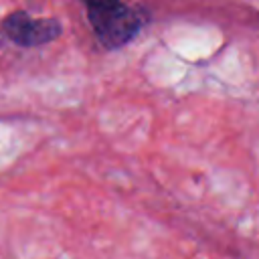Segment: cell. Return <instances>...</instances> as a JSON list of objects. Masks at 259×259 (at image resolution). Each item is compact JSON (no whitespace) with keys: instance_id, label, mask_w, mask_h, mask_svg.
Segmentation results:
<instances>
[{"instance_id":"cell-1","label":"cell","mask_w":259,"mask_h":259,"mask_svg":"<svg viewBox=\"0 0 259 259\" xmlns=\"http://www.w3.org/2000/svg\"><path fill=\"white\" fill-rule=\"evenodd\" d=\"M87 12V20L93 28L97 42L115 51L138 36L146 22V14L140 8L125 4L123 0H81Z\"/></svg>"},{"instance_id":"cell-2","label":"cell","mask_w":259,"mask_h":259,"mask_svg":"<svg viewBox=\"0 0 259 259\" xmlns=\"http://www.w3.org/2000/svg\"><path fill=\"white\" fill-rule=\"evenodd\" d=\"M0 28L14 45L24 49L53 42L63 32V26L57 18H36L26 10H14L6 14L0 22Z\"/></svg>"}]
</instances>
